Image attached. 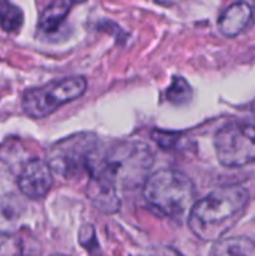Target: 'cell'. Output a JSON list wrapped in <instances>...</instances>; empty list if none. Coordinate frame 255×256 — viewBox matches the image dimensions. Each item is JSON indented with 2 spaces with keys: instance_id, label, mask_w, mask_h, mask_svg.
Here are the masks:
<instances>
[{
  "instance_id": "6da1fadb",
  "label": "cell",
  "mask_w": 255,
  "mask_h": 256,
  "mask_svg": "<svg viewBox=\"0 0 255 256\" xmlns=\"http://www.w3.org/2000/svg\"><path fill=\"white\" fill-rule=\"evenodd\" d=\"M249 202V192L237 184L222 186L194 202L189 210V228L204 242L219 240L242 216Z\"/></svg>"
},
{
  "instance_id": "7a4b0ae2",
  "label": "cell",
  "mask_w": 255,
  "mask_h": 256,
  "mask_svg": "<svg viewBox=\"0 0 255 256\" xmlns=\"http://www.w3.org/2000/svg\"><path fill=\"white\" fill-rule=\"evenodd\" d=\"M153 153L141 141H123L108 152H98L89 176H99L111 182L116 188L134 189L146 183L153 166Z\"/></svg>"
},
{
  "instance_id": "3957f363",
  "label": "cell",
  "mask_w": 255,
  "mask_h": 256,
  "mask_svg": "<svg viewBox=\"0 0 255 256\" xmlns=\"http://www.w3.org/2000/svg\"><path fill=\"white\" fill-rule=\"evenodd\" d=\"M144 200L167 218L179 219L194 206L195 186L192 180L176 170H159L144 183Z\"/></svg>"
},
{
  "instance_id": "277c9868",
  "label": "cell",
  "mask_w": 255,
  "mask_h": 256,
  "mask_svg": "<svg viewBox=\"0 0 255 256\" xmlns=\"http://www.w3.org/2000/svg\"><path fill=\"white\" fill-rule=\"evenodd\" d=\"M87 81L83 76H71L50 82L44 87L27 90L23 96V110L29 117L42 118L84 94Z\"/></svg>"
},
{
  "instance_id": "5b68a950",
  "label": "cell",
  "mask_w": 255,
  "mask_h": 256,
  "mask_svg": "<svg viewBox=\"0 0 255 256\" xmlns=\"http://www.w3.org/2000/svg\"><path fill=\"white\" fill-rule=\"evenodd\" d=\"M98 140L93 135L80 134L65 138L54 144L48 153V164L53 172L65 178L77 177L81 172H89L93 159L96 158Z\"/></svg>"
},
{
  "instance_id": "8992f818",
  "label": "cell",
  "mask_w": 255,
  "mask_h": 256,
  "mask_svg": "<svg viewBox=\"0 0 255 256\" xmlns=\"http://www.w3.org/2000/svg\"><path fill=\"white\" fill-rule=\"evenodd\" d=\"M215 152L221 165L240 168L255 160V126L240 122L224 124L215 135Z\"/></svg>"
},
{
  "instance_id": "52a82bcc",
  "label": "cell",
  "mask_w": 255,
  "mask_h": 256,
  "mask_svg": "<svg viewBox=\"0 0 255 256\" xmlns=\"http://www.w3.org/2000/svg\"><path fill=\"white\" fill-rule=\"evenodd\" d=\"M53 186V170L48 162L41 159L29 160L20 176H18V188L21 194L32 200L44 198Z\"/></svg>"
},
{
  "instance_id": "ba28073f",
  "label": "cell",
  "mask_w": 255,
  "mask_h": 256,
  "mask_svg": "<svg viewBox=\"0 0 255 256\" xmlns=\"http://www.w3.org/2000/svg\"><path fill=\"white\" fill-rule=\"evenodd\" d=\"M252 20V8L246 2L230 4L218 18V28L227 38L240 34Z\"/></svg>"
},
{
  "instance_id": "9c48e42d",
  "label": "cell",
  "mask_w": 255,
  "mask_h": 256,
  "mask_svg": "<svg viewBox=\"0 0 255 256\" xmlns=\"http://www.w3.org/2000/svg\"><path fill=\"white\" fill-rule=\"evenodd\" d=\"M87 195L93 206L104 213H116L120 207L117 188L104 177L90 176L87 184Z\"/></svg>"
},
{
  "instance_id": "30bf717a",
  "label": "cell",
  "mask_w": 255,
  "mask_h": 256,
  "mask_svg": "<svg viewBox=\"0 0 255 256\" xmlns=\"http://www.w3.org/2000/svg\"><path fill=\"white\" fill-rule=\"evenodd\" d=\"M75 3H77V0H54L41 14L39 22H38L39 30L45 32V33L56 32L62 26V22L66 20L68 14L71 12L72 6Z\"/></svg>"
},
{
  "instance_id": "8fae6325",
  "label": "cell",
  "mask_w": 255,
  "mask_h": 256,
  "mask_svg": "<svg viewBox=\"0 0 255 256\" xmlns=\"http://www.w3.org/2000/svg\"><path fill=\"white\" fill-rule=\"evenodd\" d=\"M212 255H239V256H254L255 255V243L246 237H230L216 240L213 244Z\"/></svg>"
},
{
  "instance_id": "7c38bea8",
  "label": "cell",
  "mask_w": 255,
  "mask_h": 256,
  "mask_svg": "<svg viewBox=\"0 0 255 256\" xmlns=\"http://www.w3.org/2000/svg\"><path fill=\"white\" fill-rule=\"evenodd\" d=\"M23 10L8 0H0V27L8 33H15L23 26Z\"/></svg>"
},
{
  "instance_id": "4fadbf2b",
  "label": "cell",
  "mask_w": 255,
  "mask_h": 256,
  "mask_svg": "<svg viewBox=\"0 0 255 256\" xmlns=\"http://www.w3.org/2000/svg\"><path fill=\"white\" fill-rule=\"evenodd\" d=\"M192 98V88L185 78L176 76L167 90V99L174 105H182L189 102Z\"/></svg>"
},
{
  "instance_id": "5bb4252c",
  "label": "cell",
  "mask_w": 255,
  "mask_h": 256,
  "mask_svg": "<svg viewBox=\"0 0 255 256\" xmlns=\"http://www.w3.org/2000/svg\"><path fill=\"white\" fill-rule=\"evenodd\" d=\"M78 240H80L81 246L84 249H87L90 254L98 250V240H96V236H95V228L92 225H84L80 230Z\"/></svg>"
},
{
  "instance_id": "9a60e30c",
  "label": "cell",
  "mask_w": 255,
  "mask_h": 256,
  "mask_svg": "<svg viewBox=\"0 0 255 256\" xmlns=\"http://www.w3.org/2000/svg\"><path fill=\"white\" fill-rule=\"evenodd\" d=\"M20 243L15 237L0 234V255H17L20 254Z\"/></svg>"
},
{
  "instance_id": "2e32d148",
  "label": "cell",
  "mask_w": 255,
  "mask_h": 256,
  "mask_svg": "<svg viewBox=\"0 0 255 256\" xmlns=\"http://www.w3.org/2000/svg\"><path fill=\"white\" fill-rule=\"evenodd\" d=\"M252 111H254V117H255V102H254V105H252Z\"/></svg>"
}]
</instances>
